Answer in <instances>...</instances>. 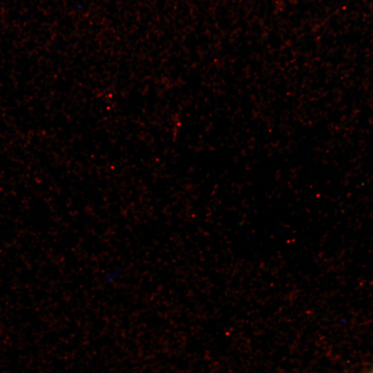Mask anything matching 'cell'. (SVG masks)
Returning a JSON list of instances; mask_svg holds the SVG:
<instances>
[{
    "label": "cell",
    "instance_id": "cell-1",
    "mask_svg": "<svg viewBox=\"0 0 373 373\" xmlns=\"http://www.w3.org/2000/svg\"><path fill=\"white\" fill-rule=\"evenodd\" d=\"M370 373H373V372H370Z\"/></svg>",
    "mask_w": 373,
    "mask_h": 373
}]
</instances>
